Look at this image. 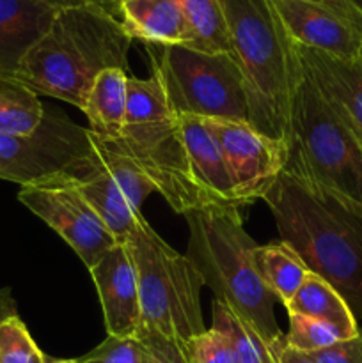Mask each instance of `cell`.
<instances>
[{"label": "cell", "mask_w": 362, "mask_h": 363, "mask_svg": "<svg viewBox=\"0 0 362 363\" xmlns=\"http://www.w3.org/2000/svg\"><path fill=\"white\" fill-rule=\"evenodd\" d=\"M277 363H316V362L312 360L309 353L293 350V347H290L287 344H284L279 357H277Z\"/></svg>", "instance_id": "33"}, {"label": "cell", "mask_w": 362, "mask_h": 363, "mask_svg": "<svg viewBox=\"0 0 362 363\" xmlns=\"http://www.w3.org/2000/svg\"><path fill=\"white\" fill-rule=\"evenodd\" d=\"M287 314L304 315V318L319 319L343 330L348 337H355L361 328L357 318L351 312L350 305L322 277L309 273L300 289L286 305Z\"/></svg>", "instance_id": "20"}, {"label": "cell", "mask_w": 362, "mask_h": 363, "mask_svg": "<svg viewBox=\"0 0 362 363\" xmlns=\"http://www.w3.org/2000/svg\"><path fill=\"white\" fill-rule=\"evenodd\" d=\"M55 7L38 0H0V78H14L21 60L48 30Z\"/></svg>", "instance_id": "15"}, {"label": "cell", "mask_w": 362, "mask_h": 363, "mask_svg": "<svg viewBox=\"0 0 362 363\" xmlns=\"http://www.w3.org/2000/svg\"><path fill=\"white\" fill-rule=\"evenodd\" d=\"M77 186L116 243H126L142 213L135 208L124 188L103 169L99 160L98 169L87 179L77 181Z\"/></svg>", "instance_id": "18"}, {"label": "cell", "mask_w": 362, "mask_h": 363, "mask_svg": "<svg viewBox=\"0 0 362 363\" xmlns=\"http://www.w3.org/2000/svg\"><path fill=\"white\" fill-rule=\"evenodd\" d=\"M18 315L16 303H14L13 293H11L9 287L6 289H0V326L7 321V319Z\"/></svg>", "instance_id": "32"}, {"label": "cell", "mask_w": 362, "mask_h": 363, "mask_svg": "<svg viewBox=\"0 0 362 363\" xmlns=\"http://www.w3.org/2000/svg\"><path fill=\"white\" fill-rule=\"evenodd\" d=\"M78 363H144V347L137 337L106 335L91 353L77 358Z\"/></svg>", "instance_id": "27"}, {"label": "cell", "mask_w": 362, "mask_h": 363, "mask_svg": "<svg viewBox=\"0 0 362 363\" xmlns=\"http://www.w3.org/2000/svg\"><path fill=\"white\" fill-rule=\"evenodd\" d=\"M222 330L233 347L234 363H277L265 340L240 318L233 314L226 305L213 301V325Z\"/></svg>", "instance_id": "24"}, {"label": "cell", "mask_w": 362, "mask_h": 363, "mask_svg": "<svg viewBox=\"0 0 362 363\" xmlns=\"http://www.w3.org/2000/svg\"><path fill=\"white\" fill-rule=\"evenodd\" d=\"M309 354L316 363H362V330L351 339L339 340Z\"/></svg>", "instance_id": "30"}, {"label": "cell", "mask_w": 362, "mask_h": 363, "mask_svg": "<svg viewBox=\"0 0 362 363\" xmlns=\"http://www.w3.org/2000/svg\"><path fill=\"white\" fill-rule=\"evenodd\" d=\"M309 2L327 4V6L337 7V9L346 11V13H351V14H357V16H362V4H361V0H309Z\"/></svg>", "instance_id": "34"}, {"label": "cell", "mask_w": 362, "mask_h": 363, "mask_svg": "<svg viewBox=\"0 0 362 363\" xmlns=\"http://www.w3.org/2000/svg\"><path fill=\"white\" fill-rule=\"evenodd\" d=\"M112 142L137 163L176 213L213 204L192 176L180 117L153 71L148 78H128L123 133Z\"/></svg>", "instance_id": "5"}, {"label": "cell", "mask_w": 362, "mask_h": 363, "mask_svg": "<svg viewBox=\"0 0 362 363\" xmlns=\"http://www.w3.org/2000/svg\"><path fill=\"white\" fill-rule=\"evenodd\" d=\"M106 6L110 7V11H112L114 16L117 18V20H121V7H123V4L126 2V0H105Z\"/></svg>", "instance_id": "35"}, {"label": "cell", "mask_w": 362, "mask_h": 363, "mask_svg": "<svg viewBox=\"0 0 362 363\" xmlns=\"http://www.w3.org/2000/svg\"><path fill=\"white\" fill-rule=\"evenodd\" d=\"M219 2L247 84L251 126L290 147L291 105L302 78L295 41L272 0Z\"/></svg>", "instance_id": "4"}, {"label": "cell", "mask_w": 362, "mask_h": 363, "mask_svg": "<svg viewBox=\"0 0 362 363\" xmlns=\"http://www.w3.org/2000/svg\"><path fill=\"white\" fill-rule=\"evenodd\" d=\"M188 363H234L233 347L222 330L206 328L188 344Z\"/></svg>", "instance_id": "28"}, {"label": "cell", "mask_w": 362, "mask_h": 363, "mask_svg": "<svg viewBox=\"0 0 362 363\" xmlns=\"http://www.w3.org/2000/svg\"><path fill=\"white\" fill-rule=\"evenodd\" d=\"M124 245L137 273L141 330L170 340L187 354L192 339L206 330L201 275L190 259L167 245L144 216L138 218Z\"/></svg>", "instance_id": "6"}, {"label": "cell", "mask_w": 362, "mask_h": 363, "mask_svg": "<svg viewBox=\"0 0 362 363\" xmlns=\"http://www.w3.org/2000/svg\"><path fill=\"white\" fill-rule=\"evenodd\" d=\"M45 105L39 96L14 78H0V135H25L35 130Z\"/></svg>", "instance_id": "22"}, {"label": "cell", "mask_w": 362, "mask_h": 363, "mask_svg": "<svg viewBox=\"0 0 362 363\" xmlns=\"http://www.w3.org/2000/svg\"><path fill=\"white\" fill-rule=\"evenodd\" d=\"M137 339L144 347V363H188L187 354L180 346L156 333L138 330Z\"/></svg>", "instance_id": "29"}, {"label": "cell", "mask_w": 362, "mask_h": 363, "mask_svg": "<svg viewBox=\"0 0 362 363\" xmlns=\"http://www.w3.org/2000/svg\"><path fill=\"white\" fill-rule=\"evenodd\" d=\"M18 201L55 230L91 269L114 247L116 240L106 230L77 186V179H57L50 183L23 186Z\"/></svg>", "instance_id": "10"}, {"label": "cell", "mask_w": 362, "mask_h": 363, "mask_svg": "<svg viewBox=\"0 0 362 363\" xmlns=\"http://www.w3.org/2000/svg\"><path fill=\"white\" fill-rule=\"evenodd\" d=\"M287 169L362 211V140L302 69L291 105Z\"/></svg>", "instance_id": "7"}, {"label": "cell", "mask_w": 362, "mask_h": 363, "mask_svg": "<svg viewBox=\"0 0 362 363\" xmlns=\"http://www.w3.org/2000/svg\"><path fill=\"white\" fill-rule=\"evenodd\" d=\"M254 264L259 279L283 305L295 296L311 273L300 255L284 241L265 247L258 245L254 252Z\"/></svg>", "instance_id": "21"}, {"label": "cell", "mask_w": 362, "mask_h": 363, "mask_svg": "<svg viewBox=\"0 0 362 363\" xmlns=\"http://www.w3.org/2000/svg\"><path fill=\"white\" fill-rule=\"evenodd\" d=\"M177 117H180L181 133H183L185 149H187L188 165L201 190L208 195L213 204L240 208L226 160L213 135L206 128L204 119L194 116Z\"/></svg>", "instance_id": "17"}, {"label": "cell", "mask_w": 362, "mask_h": 363, "mask_svg": "<svg viewBox=\"0 0 362 363\" xmlns=\"http://www.w3.org/2000/svg\"><path fill=\"white\" fill-rule=\"evenodd\" d=\"M181 6L194 34L195 50L233 55L219 0H181Z\"/></svg>", "instance_id": "23"}, {"label": "cell", "mask_w": 362, "mask_h": 363, "mask_svg": "<svg viewBox=\"0 0 362 363\" xmlns=\"http://www.w3.org/2000/svg\"><path fill=\"white\" fill-rule=\"evenodd\" d=\"M38 2L48 4V6L55 7V9H66V7H82V6L98 7V9H103L109 14H112V11H110V7L106 6L105 0H38Z\"/></svg>", "instance_id": "31"}, {"label": "cell", "mask_w": 362, "mask_h": 363, "mask_svg": "<svg viewBox=\"0 0 362 363\" xmlns=\"http://www.w3.org/2000/svg\"><path fill=\"white\" fill-rule=\"evenodd\" d=\"M121 23L131 39L148 46L194 48V34L181 0H126L121 7Z\"/></svg>", "instance_id": "16"}, {"label": "cell", "mask_w": 362, "mask_h": 363, "mask_svg": "<svg viewBox=\"0 0 362 363\" xmlns=\"http://www.w3.org/2000/svg\"><path fill=\"white\" fill-rule=\"evenodd\" d=\"M204 124L226 160L238 206L263 201L286 167L287 144L259 133L247 123L204 119Z\"/></svg>", "instance_id": "11"}, {"label": "cell", "mask_w": 362, "mask_h": 363, "mask_svg": "<svg viewBox=\"0 0 362 363\" xmlns=\"http://www.w3.org/2000/svg\"><path fill=\"white\" fill-rule=\"evenodd\" d=\"M131 41L121 20L106 11L89 6L59 9L48 30L21 60L14 80L38 96L82 110L103 71H126Z\"/></svg>", "instance_id": "2"}, {"label": "cell", "mask_w": 362, "mask_h": 363, "mask_svg": "<svg viewBox=\"0 0 362 363\" xmlns=\"http://www.w3.org/2000/svg\"><path fill=\"white\" fill-rule=\"evenodd\" d=\"M357 59H358V62L362 64V46H361V52H358V57H357Z\"/></svg>", "instance_id": "37"}, {"label": "cell", "mask_w": 362, "mask_h": 363, "mask_svg": "<svg viewBox=\"0 0 362 363\" xmlns=\"http://www.w3.org/2000/svg\"><path fill=\"white\" fill-rule=\"evenodd\" d=\"M89 272L98 291L106 335L137 337L142 321L141 298L126 245H114Z\"/></svg>", "instance_id": "13"}, {"label": "cell", "mask_w": 362, "mask_h": 363, "mask_svg": "<svg viewBox=\"0 0 362 363\" xmlns=\"http://www.w3.org/2000/svg\"><path fill=\"white\" fill-rule=\"evenodd\" d=\"M298 60L334 112L362 140V64L295 43Z\"/></svg>", "instance_id": "14"}, {"label": "cell", "mask_w": 362, "mask_h": 363, "mask_svg": "<svg viewBox=\"0 0 362 363\" xmlns=\"http://www.w3.org/2000/svg\"><path fill=\"white\" fill-rule=\"evenodd\" d=\"M188 223L187 257L201 275L202 284L236 318L247 323L272 350L275 358L286 344V333L277 325L273 307L277 298L256 272L258 243L247 234L240 208L209 204L185 213Z\"/></svg>", "instance_id": "3"}, {"label": "cell", "mask_w": 362, "mask_h": 363, "mask_svg": "<svg viewBox=\"0 0 362 363\" xmlns=\"http://www.w3.org/2000/svg\"><path fill=\"white\" fill-rule=\"evenodd\" d=\"M295 43L346 60L362 46V16L309 0H272Z\"/></svg>", "instance_id": "12"}, {"label": "cell", "mask_w": 362, "mask_h": 363, "mask_svg": "<svg viewBox=\"0 0 362 363\" xmlns=\"http://www.w3.org/2000/svg\"><path fill=\"white\" fill-rule=\"evenodd\" d=\"M128 74L124 69H106L94 80L85 96L82 112L89 131L102 138H119L123 133L128 101Z\"/></svg>", "instance_id": "19"}, {"label": "cell", "mask_w": 362, "mask_h": 363, "mask_svg": "<svg viewBox=\"0 0 362 363\" xmlns=\"http://www.w3.org/2000/svg\"><path fill=\"white\" fill-rule=\"evenodd\" d=\"M263 201L280 241L293 248L307 269L336 287L362 319V211L344 204L304 174L284 167Z\"/></svg>", "instance_id": "1"}, {"label": "cell", "mask_w": 362, "mask_h": 363, "mask_svg": "<svg viewBox=\"0 0 362 363\" xmlns=\"http://www.w3.org/2000/svg\"><path fill=\"white\" fill-rule=\"evenodd\" d=\"M98 169L94 140L64 112L45 108L34 131L0 135V179L23 186L57 179L84 181Z\"/></svg>", "instance_id": "9"}, {"label": "cell", "mask_w": 362, "mask_h": 363, "mask_svg": "<svg viewBox=\"0 0 362 363\" xmlns=\"http://www.w3.org/2000/svg\"><path fill=\"white\" fill-rule=\"evenodd\" d=\"M287 315H290V328L286 333V344L293 350L314 353V351L325 350V347L332 346L339 340L351 339L343 330L330 325V323L297 314Z\"/></svg>", "instance_id": "25"}, {"label": "cell", "mask_w": 362, "mask_h": 363, "mask_svg": "<svg viewBox=\"0 0 362 363\" xmlns=\"http://www.w3.org/2000/svg\"><path fill=\"white\" fill-rule=\"evenodd\" d=\"M0 363H48L20 315L0 326Z\"/></svg>", "instance_id": "26"}, {"label": "cell", "mask_w": 362, "mask_h": 363, "mask_svg": "<svg viewBox=\"0 0 362 363\" xmlns=\"http://www.w3.org/2000/svg\"><path fill=\"white\" fill-rule=\"evenodd\" d=\"M48 363H78L77 360H48Z\"/></svg>", "instance_id": "36"}, {"label": "cell", "mask_w": 362, "mask_h": 363, "mask_svg": "<svg viewBox=\"0 0 362 363\" xmlns=\"http://www.w3.org/2000/svg\"><path fill=\"white\" fill-rule=\"evenodd\" d=\"M151 57L153 73L176 116L251 124L247 84L231 53H209L190 46H160Z\"/></svg>", "instance_id": "8"}]
</instances>
